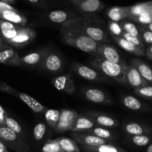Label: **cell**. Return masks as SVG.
<instances>
[{
	"mask_svg": "<svg viewBox=\"0 0 152 152\" xmlns=\"http://www.w3.org/2000/svg\"><path fill=\"white\" fill-rule=\"evenodd\" d=\"M145 55H146V56L148 58V59H152V45L149 46V47L146 49Z\"/></svg>",
	"mask_w": 152,
	"mask_h": 152,
	"instance_id": "45",
	"label": "cell"
},
{
	"mask_svg": "<svg viewBox=\"0 0 152 152\" xmlns=\"http://www.w3.org/2000/svg\"><path fill=\"white\" fill-rule=\"evenodd\" d=\"M96 126L93 120L89 118L86 115L79 114L77 120L71 129V132H77V133H83L87 132L94 128Z\"/></svg>",
	"mask_w": 152,
	"mask_h": 152,
	"instance_id": "21",
	"label": "cell"
},
{
	"mask_svg": "<svg viewBox=\"0 0 152 152\" xmlns=\"http://www.w3.org/2000/svg\"><path fill=\"white\" fill-rule=\"evenodd\" d=\"M39 68L47 72L56 74V73L60 72L63 69L64 59L62 56L57 52L49 49L48 52L45 56Z\"/></svg>",
	"mask_w": 152,
	"mask_h": 152,
	"instance_id": "6",
	"label": "cell"
},
{
	"mask_svg": "<svg viewBox=\"0 0 152 152\" xmlns=\"http://www.w3.org/2000/svg\"><path fill=\"white\" fill-rule=\"evenodd\" d=\"M0 152H10L7 147L4 145V144L1 140H0Z\"/></svg>",
	"mask_w": 152,
	"mask_h": 152,
	"instance_id": "46",
	"label": "cell"
},
{
	"mask_svg": "<svg viewBox=\"0 0 152 152\" xmlns=\"http://www.w3.org/2000/svg\"><path fill=\"white\" fill-rule=\"evenodd\" d=\"M0 20L6 21L19 27L25 28L28 19L25 15L16 10H6L0 12Z\"/></svg>",
	"mask_w": 152,
	"mask_h": 152,
	"instance_id": "16",
	"label": "cell"
},
{
	"mask_svg": "<svg viewBox=\"0 0 152 152\" xmlns=\"http://www.w3.org/2000/svg\"><path fill=\"white\" fill-rule=\"evenodd\" d=\"M135 94L137 95L146 99H152V86H147L141 87L140 88L135 89Z\"/></svg>",
	"mask_w": 152,
	"mask_h": 152,
	"instance_id": "39",
	"label": "cell"
},
{
	"mask_svg": "<svg viewBox=\"0 0 152 152\" xmlns=\"http://www.w3.org/2000/svg\"><path fill=\"white\" fill-rule=\"evenodd\" d=\"M124 132L130 136L145 135L149 133L148 129L137 123H128L124 126Z\"/></svg>",
	"mask_w": 152,
	"mask_h": 152,
	"instance_id": "29",
	"label": "cell"
},
{
	"mask_svg": "<svg viewBox=\"0 0 152 152\" xmlns=\"http://www.w3.org/2000/svg\"><path fill=\"white\" fill-rule=\"evenodd\" d=\"M108 28L110 32V35L116 36V37H122L123 31L120 25V22L109 21L108 22Z\"/></svg>",
	"mask_w": 152,
	"mask_h": 152,
	"instance_id": "38",
	"label": "cell"
},
{
	"mask_svg": "<svg viewBox=\"0 0 152 152\" xmlns=\"http://www.w3.org/2000/svg\"><path fill=\"white\" fill-rule=\"evenodd\" d=\"M86 133L91 134L94 135L97 137L101 138L104 140L108 141L110 142H111V141L115 140L117 138V135L111 129L99 127V126H95L94 128L91 129L90 131L87 132Z\"/></svg>",
	"mask_w": 152,
	"mask_h": 152,
	"instance_id": "26",
	"label": "cell"
},
{
	"mask_svg": "<svg viewBox=\"0 0 152 152\" xmlns=\"http://www.w3.org/2000/svg\"><path fill=\"white\" fill-rule=\"evenodd\" d=\"M55 140L64 152H81V149L78 144L73 139L62 137Z\"/></svg>",
	"mask_w": 152,
	"mask_h": 152,
	"instance_id": "27",
	"label": "cell"
},
{
	"mask_svg": "<svg viewBox=\"0 0 152 152\" xmlns=\"http://www.w3.org/2000/svg\"><path fill=\"white\" fill-rule=\"evenodd\" d=\"M5 127L14 132L16 134L20 137H23V129H22L21 125L12 117L7 116L5 120Z\"/></svg>",
	"mask_w": 152,
	"mask_h": 152,
	"instance_id": "34",
	"label": "cell"
},
{
	"mask_svg": "<svg viewBox=\"0 0 152 152\" xmlns=\"http://www.w3.org/2000/svg\"><path fill=\"white\" fill-rule=\"evenodd\" d=\"M7 117L5 110L0 105V128L5 126V120Z\"/></svg>",
	"mask_w": 152,
	"mask_h": 152,
	"instance_id": "44",
	"label": "cell"
},
{
	"mask_svg": "<svg viewBox=\"0 0 152 152\" xmlns=\"http://www.w3.org/2000/svg\"><path fill=\"white\" fill-rule=\"evenodd\" d=\"M6 45L7 44H6V43H4V41L2 40V39L0 37V50H1V49H2L3 48L5 47Z\"/></svg>",
	"mask_w": 152,
	"mask_h": 152,
	"instance_id": "48",
	"label": "cell"
},
{
	"mask_svg": "<svg viewBox=\"0 0 152 152\" xmlns=\"http://www.w3.org/2000/svg\"><path fill=\"white\" fill-rule=\"evenodd\" d=\"M146 28H148V29L150 31H151V32H152V22H151V23L148 24V25H147Z\"/></svg>",
	"mask_w": 152,
	"mask_h": 152,
	"instance_id": "51",
	"label": "cell"
},
{
	"mask_svg": "<svg viewBox=\"0 0 152 152\" xmlns=\"http://www.w3.org/2000/svg\"><path fill=\"white\" fill-rule=\"evenodd\" d=\"M131 65L137 70L141 77L148 84H152V69L148 64L140 59H133L131 60Z\"/></svg>",
	"mask_w": 152,
	"mask_h": 152,
	"instance_id": "23",
	"label": "cell"
},
{
	"mask_svg": "<svg viewBox=\"0 0 152 152\" xmlns=\"http://www.w3.org/2000/svg\"><path fill=\"white\" fill-rule=\"evenodd\" d=\"M85 115L91 119L96 126L110 129L119 126V122L117 119L105 114L96 112V111H88Z\"/></svg>",
	"mask_w": 152,
	"mask_h": 152,
	"instance_id": "14",
	"label": "cell"
},
{
	"mask_svg": "<svg viewBox=\"0 0 152 152\" xmlns=\"http://www.w3.org/2000/svg\"><path fill=\"white\" fill-rule=\"evenodd\" d=\"M21 28L22 27H19L6 21L0 20V37L2 39L4 42L7 44L17 35Z\"/></svg>",
	"mask_w": 152,
	"mask_h": 152,
	"instance_id": "20",
	"label": "cell"
},
{
	"mask_svg": "<svg viewBox=\"0 0 152 152\" xmlns=\"http://www.w3.org/2000/svg\"><path fill=\"white\" fill-rule=\"evenodd\" d=\"M11 96H16V97L20 99L24 103L26 104L34 112L37 113V114H44L47 111V108L45 106L40 103L39 102L35 99L34 98L31 97L29 95L26 94L25 93H22L16 89L13 88V91L11 93Z\"/></svg>",
	"mask_w": 152,
	"mask_h": 152,
	"instance_id": "17",
	"label": "cell"
},
{
	"mask_svg": "<svg viewBox=\"0 0 152 152\" xmlns=\"http://www.w3.org/2000/svg\"><path fill=\"white\" fill-rule=\"evenodd\" d=\"M80 149H81L83 152H95L93 151H91V150H89L88 148H87L86 147H85V146H81L80 147Z\"/></svg>",
	"mask_w": 152,
	"mask_h": 152,
	"instance_id": "49",
	"label": "cell"
},
{
	"mask_svg": "<svg viewBox=\"0 0 152 152\" xmlns=\"http://www.w3.org/2000/svg\"><path fill=\"white\" fill-rule=\"evenodd\" d=\"M77 16V15L73 13L72 12L63 10H52L48 13V19L53 23L62 24V25Z\"/></svg>",
	"mask_w": 152,
	"mask_h": 152,
	"instance_id": "24",
	"label": "cell"
},
{
	"mask_svg": "<svg viewBox=\"0 0 152 152\" xmlns=\"http://www.w3.org/2000/svg\"><path fill=\"white\" fill-rule=\"evenodd\" d=\"M74 20L84 34L99 44H106L110 42L105 23L98 16L94 14H82L74 18Z\"/></svg>",
	"mask_w": 152,
	"mask_h": 152,
	"instance_id": "2",
	"label": "cell"
},
{
	"mask_svg": "<svg viewBox=\"0 0 152 152\" xmlns=\"http://www.w3.org/2000/svg\"><path fill=\"white\" fill-rule=\"evenodd\" d=\"M134 20H136L137 22H138L140 24H142V25H148V24L152 22L151 13L150 12H145V13H142L139 16L135 18Z\"/></svg>",
	"mask_w": 152,
	"mask_h": 152,
	"instance_id": "41",
	"label": "cell"
},
{
	"mask_svg": "<svg viewBox=\"0 0 152 152\" xmlns=\"http://www.w3.org/2000/svg\"><path fill=\"white\" fill-rule=\"evenodd\" d=\"M89 65L100 74L111 80H114L119 84L127 86L126 81V73L128 65L126 62L117 64L110 62L99 56H93L89 60Z\"/></svg>",
	"mask_w": 152,
	"mask_h": 152,
	"instance_id": "3",
	"label": "cell"
},
{
	"mask_svg": "<svg viewBox=\"0 0 152 152\" xmlns=\"http://www.w3.org/2000/svg\"><path fill=\"white\" fill-rule=\"evenodd\" d=\"M140 31L142 32V38L145 41V42L148 43V44H152V32L150 31H147V30L143 29L141 28Z\"/></svg>",
	"mask_w": 152,
	"mask_h": 152,
	"instance_id": "43",
	"label": "cell"
},
{
	"mask_svg": "<svg viewBox=\"0 0 152 152\" xmlns=\"http://www.w3.org/2000/svg\"><path fill=\"white\" fill-rule=\"evenodd\" d=\"M71 70L81 78L91 82L99 83H111V80L107 78L104 75L95 70L94 68L89 67L88 65L79 63V62H73L71 64Z\"/></svg>",
	"mask_w": 152,
	"mask_h": 152,
	"instance_id": "5",
	"label": "cell"
},
{
	"mask_svg": "<svg viewBox=\"0 0 152 152\" xmlns=\"http://www.w3.org/2000/svg\"><path fill=\"white\" fill-rule=\"evenodd\" d=\"M131 140L132 143L139 147L146 146L150 143L151 139L147 135H138V136H131Z\"/></svg>",
	"mask_w": 152,
	"mask_h": 152,
	"instance_id": "37",
	"label": "cell"
},
{
	"mask_svg": "<svg viewBox=\"0 0 152 152\" xmlns=\"http://www.w3.org/2000/svg\"><path fill=\"white\" fill-rule=\"evenodd\" d=\"M3 1H4L6 4H9V5H11V6H13V4H15L17 3V1H16V0H3Z\"/></svg>",
	"mask_w": 152,
	"mask_h": 152,
	"instance_id": "47",
	"label": "cell"
},
{
	"mask_svg": "<svg viewBox=\"0 0 152 152\" xmlns=\"http://www.w3.org/2000/svg\"><path fill=\"white\" fill-rule=\"evenodd\" d=\"M107 15L112 22H120L130 16L129 7H113L107 11Z\"/></svg>",
	"mask_w": 152,
	"mask_h": 152,
	"instance_id": "25",
	"label": "cell"
},
{
	"mask_svg": "<svg viewBox=\"0 0 152 152\" xmlns=\"http://www.w3.org/2000/svg\"><path fill=\"white\" fill-rule=\"evenodd\" d=\"M71 137H72V139L81 146L95 147L103 145V144L110 143L108 141L104 140L91 134L86 133V132H83V133L72 132Z\"/></svg>",
	"mask_w": 152,
	"mask_h": 152,
	"instance_id": "12",
	"label": "cell"
},
{
	"mask_svg": "<svg viewBox=\"0 0 152 152\" xmlns=\"http://www.w3.org/2000/svg\"><path fill=\"white\" fill-rule=\"evenodd\" d=\"M37 37V31L31 28H21L17 35L7 43L16 48H22L31 43Z\"/></svg>",
	"mask_w": 152,
	"mask_h": 152,
	"instance_id": "9",
	"label": "cell"
},
{
	"mask_svg": "<svg viewBox=\"0 0 152 152\" xmlns=\"http://www.w3.org/2000/svg\"><path fill=\"white\" fill-rule=\"evenodd\" d=\"M71 4L83 14H94L105 7V4L99 0H71Z\"/></svg>",
	"mask_w": 152,
	"mask_h": 152,
	"instance_id": "10",
	"label": "cell"
},
{
	"mask_svg": "<svg viewBox=\"0 0 152 152\" xmlns=\"http://www.w3.org/2000/svg\"><path fill=\"white\" fill-rule=\"evenodd\" d=\"M120 25L121 26L122 29H123V32L127 33V34H130V35L141 39L139 29H138L137 27L133 22H127V21H122V22H120Z\"/></svg>",
	"mask_w": 152,
	"mask_h": 152,
	"instance_id": "33",
	"label": "cell"
},
{
	"mask_svg": "<svg viewBox=\"0 0 152 152\" xmlns=\"http://www.w3.org/2000/svg\"><path fill=\"white\" fill-rule=\"evenodd\" d=\"M126 81L127 86H131L134 89H137L144 86H150L140 74L137 70L134 67L129 65L128 66L126 73Z\"/></svg>",
	"mask_w": 152,
	"mask_h": 152,
	"instance_id": "18",
	"label": "cell"
},
{
	"mask_svg": "<svg viewBox=\"0 0 152 152\" xmlns=\"http://www.w3.org/2000/svg\"><path fill=\"white\" fill-rule=\"evenodd\" d=\"M42 152H64L56 140H48L41 148Z\"/></svg>",
	"mask_w": 152,
	"mask_h": 152,
	"instance_id": "36",
	"label": "cell"
},
{
	"mask_svg": "<svg viewBox=\"0 0 152 152\" xmlns=\"http://www.w3.org/2000/svg\"><path fill=\"white\" fill-rule=\"evenodd\" d=\"M0 63L9 66H22L20 56L14 48L6 45L4 48L0 50Z\"/></svg>",
	"mask_w": 152,
	"mask_h": 152,
	"instance_id": "15",
	"label": "cell"
},
{
	"mask_svg": "<svg viewBox=\"0 0 152 152\" xmlns=\"http://www.w3.org/2000/svg\"><path fill=\"white\" fill-rule=\"evenodd\" d=\"M44 115L47 124L54 129L59 121L60 111L55 109H47V111L44 113Z\"/></svg>",
	"mask_w": 152,
	"mask_h": 152,
	"instance_id": "31",
	"label": "cell"
},
{
	"mask_svg": "<svg viewBox=\"0 0 152 152\" xmlns=\"http://www.w3.org/2000/svg\"><path fill=\"white\" fill-rule=\"evenodd\" d=\"M121 37L124 38L125 39H126L127 41H129V42H131L132 44L137 46V47L143 48H144V45H143V43H142V40H141V39L138 38V37H134V36H132V35H130V34H127V33H125V32H123V35H122Z\"/></svg>",
	"mask_w": 152,
	"mask_h": 152,
	"instance_id": "40",
	"label": "cell"
},
{
	"mask_svg": "<svg viewBox=\"0 0 152 152\" xmlns=\"http://www.w3.org/2000/svg\"><path fill=\"white\" fill-rule=\"evenodd\" d=\"M48 50L49 48H43L21 56V64L29 67H39Z\"/></svg>",
	"mask_w": 152,
	"mask_h": 152,
	"instance_id": "19",
	"label": "cell"
},
{
	"mask_svg": "<svg viewBox=\"0 0 152 152\" xmlns=\"http://www.w3.org/2000/svg\"><path fill=\"white\" fill-rule=\"evenodd\" d=\"M146 152H152V143L150 144V145L148 146Z\"/></svg>",
	"mask_w": 152,
	"mask_h": 152,
	"instance_id": "50",
	"label": "cell"
},
{
	"mask_svg": "<svg viewBox=\"0 0 152 152\" xmlns=\"http://www.w3.org/2000/svg\"><path fill=\"white\" fill-rule=\"evenodd\" d=\"M0 140L13 152H31L24 137L16 134L5 126L0 128Z\"/></svg>",
	"mask_w": 152,
	"mask_h": 152,
	"instance_id": "4",
	"label": "cell"
},
{
	"mask_svg": "<svg viewBox=\"0 0 152 152\" xmlns=\"http://www.w3.org/2000/svg\"><path fill=\"white\" fill-rule=\"evenodd\" d=\"M111 37L114 40V42H116L117 45L126 51L132 54L137 55V56H145V50L143 48L137 47L121 37H116V36L112 35H111Z\"/></svg>",
	"mask_w": 152,
	"mask_h": 152,
	"instance_id": "22",
	"label": "cell"
},
{
	"mask_svg": "<svg viewBox=\"0 0 152 152\" xmlns=\"http://www.w3.org/2000/svg\"><path fill=\"white\" fill-rule=\"evenodd\" d=\"M78 115V113L74 110L63 109L60 111L59 121L54 130L58 133L71 132Z\"/></svg>",
	"mask_w": 152,
	"mask_h": 152,
	"instance_id": "8",
	"label": "cell"
},
{
	"mask_svg": "<svg viewBox=\"0 0 152 152\" xmlns=\"http://www.w3.org/2000/svg\"><path fill=\"white\" fill-rule=\"evenodd\" d=\"M94 56H99L113 63L120 64L125 62L117 49L114 45L109 44L100 45L96 50Z\"/></svg>",
	"mask_w": 152,
	"mask_h": 152,
	"instance_id": "11",
	"label": "cell"
},
{
	"mask_svg": "<svg viewBox=\"0 0 152 152\" xmlns=\"http://www.w3.org/2000/svg\"><path fill=\"white\" fill-rule=\"evenodd\" d=\"M62 42L68 45L94 56L100 44L91 39L82 31L74 19L62 24L60 28Z\"/></svg>",
	"mask_w": 152,
	"mask_h": 152,
	"instance_id": "1",
	"label": "cell"
},
{
	"mask_svg": "<svg viewBox=\"0 0 152 152\" xmlns=\"http://www.w3.org/2000/svg\"><path fill=\"white\" fill-rule=\"evenodd\" d=\"M52 85L59 91L68 94H74L76 91V86L74 78L70 74H62L55 77L51 81Z\"/></svg>",
	"mask_w": 152,
	"mask_h": 152,
	"instance_id": "13",
	"label": "cell"
},
{
	"mask_svg": "<svg viewBox=\"0 0 152 152\" xmlns=\"http://www.w3.org/2000/svg\"><path fill=\"white\" fill-rule=\"evenodd\" d=\"M152 8V2L151 3H143V4H139L134 5L132 7H129V19H134L142 13L145 12H150Z\"/></svg>",
	"mask_w": 152,
	"mask_h": 152,
	"instance_id": "30",
	"label": "cell"
},
{
	"mask_svg": "<svg viewBox=\"0 0 152 152\" xmlns=\"http://www.w3.org/2000/svg\"><path fill=\"white\" fill-rule=\"evenodd\" d=\"M26 3L31 6H34L36 7H39V8H48V4L47 1L44 0H28Z\"/></svg>",
	"mask_w": 152,
	"mask_h": 152,
	"instance_id": "42",
	"label": "cell"
},
{
	"mask_svg": "<svg viewBox=\"0 0 152 152\" xmlns=\"http://www.w3.org/2000/svg\"><path fill=\"white\" fill-rule=\"evenodd\" d=\"M86 148L95 152H128L124 148L111 143L103 144V145L95 147H86Z\"/></svg>",
	"mask_w": 152,
	"mask_h": 152,
	"instance_id": "32",
	"label": "cell"
},
{
	"mask_svg": "<svg viewBox=\"0 0 152 152\" xmlns=\"http://www.w3.org/2000/svg\"><path fill=\"white\" fill-rule=\"evenodd\" d=\"M151 19H152V8H151Z\"/></svg>",
	"mask_w": 152,
	"mask_h": 152,
	"instance_id": "52",
	"label": "cell"
},
{
	"mask_svg": "<svg viewBox=\"0 0 152 152\" xmlns=\"http://www.w3.org/2000/svg\"><path fill=\"white\" fill-rule=\"evenodd\" d=\"M46 132H47V126L44 123H38L33 129V136L36 141L39 142L45 137Z\"/></svg>",
	"mask_w": 152,
	"mask_h": 152,
	"instance_id": "35",
	"label": "cell"
},
{
	"mask_svg": "<svg viewBox=\"0 0 152 152\" xmlns=\"http://www.w3.org/2000/svg\"><path fill=\"white\" fill-rule=\"evenodd\" d=\"M83 96L86 100L96 104L112 105L114 99L109 94L96 88H86L83 90Z\"/></svg>",
	"mask_w": 152,
	"mask_h": 152,
	"instance_id": "7",
	"label": "cell"
},
{
	"mask_svg": "<svg viewBox=\"0 0 152 152\" xmlns=\"http://www.w3.org/2000/svg\"><path fill=\"white\" fill-rule=\"evenodd\" d=\"M122 102L126 108L132 111H142L145 109L143 104L135 96L126 95L122 98Z\"/></svg>",
	"mask_w": 152,
	"mask_h": 152,
	"instance_id": "28",
	"label": "cell"
}]
</instances>
